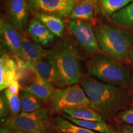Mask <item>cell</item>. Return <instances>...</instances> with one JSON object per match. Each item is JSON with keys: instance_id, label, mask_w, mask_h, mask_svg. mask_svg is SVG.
I'll return each instance as SVG.
<instances>
[{"instance_id": "cell-1", "label": "cell", "mask_w": 133, "mask_h": 133, "mask_svg": "<svg viewBox=\"0 0 133 133\" xmlns=\"http://www.w3.org/2000/svg\"><path fill=\"white\" fill-rule=\"evenodd\" d=\"M81 86L91 101L89 107L105 118L117 115L131 104L126 88L101 82L92 76L83 78Z\"/></svg>"}, {"instance_id": "cell-2", "label": "cell", "mask_w": 133, "mask_h": 133, "mask_svg": "<svg viewBox=\"0 0 133 133\" xmlns=\"http://www.w3.org/2000/svg\"><path fill=\"white\" fill-rule=\"evenodd\" d=\"M50 52L59 70L63 88L78 84L82 76L81 55L72 39L66 37Z\"/></svg>"}, {"instance_id": "cell-3", "label": "cell", "mask_w": 133, "mask_h": 133, "mask_svg": "<svg viewBox=\"0 0 133 133\" xmlns=\"http://www.w3.org/2000/svg\"><path fill=\"white\" fill-rule=\"evenodd\" d=\"M94 31L101 51L120 62H128L133 46V33L105 24L97 26Z\"/></svg>"}, {"instance_id": "cell-4", "label": "cell", "mask_w": 133, "mask_h": 133, "mask_svg": "<svg viewBox=\"0 0 133 133\" xmlns=\"http://www.w3.org/2000/svg\"><path fill=\"white\" fill-rule=\"evenodd\" d=\"M87 67L91 75L101 82L124 88L130 84L131 75L127 67L108 56L94 55L88 61Z\"/></svg>"}, {"instance_id": "cell-5", "label": "cell", "mask_w": 133, "mask_h": 133, "mask_svg": "<svg viewBox=\"0 0 133 133\" xmlns=\"http://www.w3.org/2000/svg\"><path fill=\"white\" fill-rule=\"evenodd\" d=\"M46 108L30 113H21L17 116L2 119L3 126L14 131L29 133H53L55 126Z\"/></svg>"}, {"instance_id": "cell-6", "label": "cell", "mask_w": 133, "mask_h": 133, "mask_svg": "<svg viewBox=\"0 0 133 133\" xmlns=\"http://www.w3.org/2000/svg\"><path fill=\"white\" fill-rule=\"evenodd\" d=\"M51 114H60L66 110L89 107L91 101L79 84L55 88L49 102Z\"/></svg>"}, {"instance_id": "cell-7", "label": "cell", "mask_w": 133, "mask_h": 133, "mask_svg": "<svg viewBox=\"0 0 133 133\" xmlns=\"http://www.w3.org/2000/svg\"><path fill=\"white\" fill-rule=\"evenodd\" d=\"M69 28L78 44L85 52L92 56L100 54L101 50L98 44L95 31L89 23L79 20H70L69 22Z\"/></svg>"}, {"instance_id": "cell-8", "label": "cell", "mask_w": 133, "mask_h": 133, "mask_svg": "<svg viewBox=\"0 0 133 133\" xmlns=\"http://www.w3.org/2000/svg\"><path fill=\"white\" fill-rule=\"evenodd\" d=\"M31 6L38 13L66 18L70 16L76 6V0H30Z\"/></svg>"}, {"instance_id": "cell-9", "label": "cell", "mask_w": 133, "mask_h": 133, "mask_svg": "<svg viewBox=\"0 0 133 133\" xmlns=\"http://www.w3.org/2000/svg\"><path fill=\"white\" fill-rule=\"evenodd\" d=\"M0 35L1 42L16 57L23 60L21 33L11 21L4 16L0 19Z\"/></svg>"}, {"instance_id": "cell-10", "label": "cell", "mask_w": 133, "mask_h": 133, "mask_svg": "<svg viewBox=\"0 0 133 133\" xmlns=\"http://www.w3.org/2000/svg\"><path fill=\"white\" fill-rule=\"evenodd\" d=\"M29 66L55 88H63L59 70L51 52L46 57Z\"/></svg>"}, {"instance_id": "cell-11", "label": "cell", "mask_w": 133, "mask_h": 133, "mask_svg": "<svg viewBox=\"0 0 133 133\" xmlns=\"http://www.w3.org/2000/svg\"><path fill=\"white\" fill-rule=\"evenodd\" d=\"M7 9L13 25L19 30H24L27 26L30 14L26 0H8Z\"/></svg>"}, {"instance_id": "cell-12", "label": "cell", "mask_w": 133, "mask_h": 133, "mask_svg": "<svg viewBox=\"0 0 133 133\" xmlns=\"http://www.w3.org/2000/svg\"><path fill=\"white\" fill-rule=\"evenodd\" d=\"M17 63L6 53L0 57V90L8 89L15 81L18 80ZM19 81V80H18Z\"/></svg>"}, {"instance_id": "cell-13", "label": "cell", "mask_w": 133, "mask_h": 133, "mask_svg": "<svg viewBox=\"0 0 133 133\" xmlns=\"http://www.w3.org/2000/svg\"><path fill=\"white\" fill-rule=\"evenodd\" d=\"M22 45L23 61L31 66L49 54L50 51H47L42 46L31 41L24 33H21Z\"/></svg>"}, {"instance_id": "cell-14", "label": "cell", "mask_w": 133, "mask_h": 133, "mask_svg": "<svg viewBox=\"0 0 133 133\" xmlns=\"http://www.w3.org/2000/svg\"><path fill=\"white\" fill-rule=\"evenodd\" d=\"M28 33L32 40L41 46L51 45L56 36L38 19L31 20L28 26Z\"/></svg>"}, {"instance_id": "cell-15", "label": "cell", "mask_w": 133, "mask_h": 133, "mask_svg": "<svg viewBox=\"0 0 133 133\" xmlns=\"http://www.w3.org/2000/svg\"><path fill=\"white\" fill-rule=\"evenodd\" d=\"M94 17V0H81L75 6L70 16V20L90 21Z\"/></svg>"}, {"instance_id": "cell-16", "label": "cell", "mask_w": 133, "mask_h": 133, "mask_svg": "<svg viewBox=\"0 0 133 133\" xmlns=\"http://www.w3.org/2000/svg\"><path fill=\"white\" fill-rule=\"evenodd\" d=\"M35 16L36 19L40 21L53 34L57 37H62L65 26L61 17L42 13H36Z\"/></svg>"}, {"instance_id": "cell-17", "label": "cell", "mask_w": 133, "mask_h": 133, "mask_svg": "<svg viewBox=\"0 0 133 133\" xmlns=\"http://www.w3.org/2000/svg\"><path fill=\"white\" fill-rule=\"evenodd\" d=\"M19 96L21 101L22 113L35 112L44 108L45 103L30 92L21 90Z\"/></svg>"}, {"instance_id": "cell-18", "label": "cell", "mask_w": 133, "mask_h": 133, "mask_svg": "<svg viewBox=\"0 0 133 133\" xmlns=\"http://www.w3.org/2000/svg\"><path fill=\"white\" fill-rule=\"evenodd\" d=\"M65 114L74 118L84 121L105 122V118L89 107H80L64 111Z\"/></svg>"}, {"instance_id": "cell-19", "label": "cell", "mask_w": 133, "mask_h": 133, "mask_svg": "<svg viewBox=\"0 0 133 133\" xmlns=\"http://www.w3.org/2000/svg\"><path fill=\"white\" fill-rule=\"evenodd\" d=\"M62 116L72 122L73 123L94 132L99 133H114L112 127L108 125L105 122L81 120L71 117L65 113H62Z\"/></svg>"}, {"instance_id": "cell-20", "label": "cell", "mask_w": 133, "mask_h": 133, "mask_svg": "<svg viewBox=\"0 0 133 133\" xmlns=\"http://www.w3.org/2000/svg\"><path fill=\"white\" fill-rule=\"evenodd\" d=\"M52 121L56 129L62 133H99L73 123L62 116H55Z\"/></svg>"}, {"instance_id": "cell-21", "label": "cell", "mask_w": 133, "mask_h": 133, "mask_svg": "<svg viewBox=\"0 0 133 133\" xmlns=\"http://www.w3.org/2000/svg\"><path fill=\"white\" fill-rule=\"evenodd\" d=\"M110 17L116 25L122 26H133V3Z\"/></svg>"}, {"instance_id": "cell-22", "label": "cell", "mask_w": 133, "mask_h": 133, "mask_svg": "<svg viewBox=\"0 0 133 133\" xmlns=\"http://www.w3.org/2000/svg\"><path fill=\"white\" fill-rule=\"evenodd\" d=\"M133 0H101L103 11L108 16H111L129 4Z\"/></svg>"}, {"instance_id": "cell-23", "label": "cell", "mask_w": 133, "mask_h": 133, "mask_svg": "<svg viewBox=\"0 0 133 133\" xmlns=\"http://www.w3.org/2000/svg\"><path fill=\"white\" fill-rule=\"evenodd\" d=\"M3 92L6 95L8 102H9L11 115L12 116H17L19 115L20 111L21 110V105L19 96L12 94L8 89V88L4 90Z\"/></svg>"}, {"instance_id": "cell-24", "label": "cell", "mask_w": 133, "mask_h": 133, "mask_svg": "<svg viewBox=\"0 0 133 133\" xmlns=\"http://www.w3.org/2000/svg\"><path fill=\"white\" fill-rule=\"evenodd\" d=\"M11 114L8 100L4 92L0 94V118L1 120L8 118Z\"/></svg>"}, {"instance_id": "cell-25", "label": "cell", "mask_w": 133, "mask_h": 133, "mask_svg": "<svg viewBox=\"0 0 133 133\" xmlns=\"http://www.w3.org/2000/svg\"><path fill=\"white\" fill-rule=\"evenodd\" d=\"M116 116L119 120L125 123L126 124L133 126V107H128L121 111Z\"/></svg>"}, {"instance_id": "cell-26", "label": "cell", "mask_w": 133, "mask_h": 133, "mask_svg": "<svg viewBox=\"0 0 133 133\" xmlns=\"http://www.w3.org/2000/svg\"><path fill=\"white\" fill-rule=\"evenodd\" d=\"M8 89L11 91L12 94H16V95H19L20 91H21V85L19 81L17 80L13 82L9 87L8 88Z\"/></svg>"}, {"instance_id": "cell-27", "label": "cell", "mask_w": 133, "mask_h": 133, "mask_svg": "<svg viewBox=\"0 0 133 133\" xmlns=\"http://www.w3.org/2000/svg\"><path fill=\"white\" fill-rule=\"evenodd\" d=\"M121 133H133V126L124 124L121 127Z\"/></svg>"}, {"instance_id": "cell-28", "label": "cell", "mask_w": 133, "mask_h": 133, "mask_svg": "<svg viewBox=\"0 0 133 133\" xmlns=\"http://www.w3.org/2000/svg\"><path fill=\"white\" fill-rule=\"evenodd\" d=\"M0 133H14V131L4 126H1L0 129Z\"/></svg>"}, {"instance_id": "cell-29", "label": "cell", "mask_w": 133, "mask_h": 133, "mask_svg": "<svg viewBox=\"0 0 133 133\" xmlns=\"http://www.w3.org/2000/svg\"><path fill=\"white\" fill-rule=\"evenodd\" d=\"M129 61H131V63L133 64V46L131 47L130 51H129Z\"/></svg>"}, {"instance_id": "cell-30", "label": "cell", "mask_w": 133, "mask_h": 133, "mask_svg": "<svg viewBox=\"0 0 133 133\" xmlns=\"http://www.w3.org/2000/svg\"><path fill=\"white\" fill-rule=\"evenodd\" d=\"M14 133H29V132H24V131H14Z\"/></svg>"}, {"instance_id": "cell-31", "label": "cell", "mask_w": 133, "mask_h": 133, "mask_svg": "<svg viewBox=\"0 0 133 133\" xmlns=\"http://www.w3.org/2000/svg\"><path fill=\"white\" fill-rule=\"evenodd\" d=\"M131 81H132V84H133V71L132 73V75H131Z\"/></svg>"}]
</instances>
